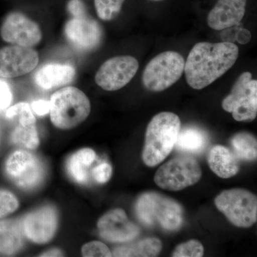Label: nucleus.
<instances>
[{
	"instance_id": "22",
	"label": "nucleus",
	"mask_w": 257,
	"mask_h": 257,
	"mask_svg": "<svg viewBox=\"0 0 257 257\" xmlns=\"http://www.w3.org/2000/svg\"><path fill=\"white\" fill-rule=\"evenodd\" d=\"M207 144V135L202 130L187 127L179 132L175 146L179 151L199 154L205 149Z\"/></svg>"
},
{
	"instance_id": "8",
	"label": "nucleus",
	"mask_w": 257,
	"mask_h": 257,
	"mask_svg": "<svg viewBox=\"0 0 257 257\" xmlns=\"http://www.w3.org/2000/svg\"><path fill=\"white\" fill-rule=\"evenodd\" d=\"M237 121H252L257 115V81L250 72H243L233 85L231 93L221 103Z\"/></svg>"
},
{
	"instance_id": "35",
	"label": "nucleus",
	"mask_w": 257,
	"mask_h": 257,
	"mask_svg": "<svg viewBox=\"0 0 257 257\" xmlns=\"http://www.w3.org/2000/svg\"><path fill=\"white\" fill-rule=\"evenodd\" d=\"M152 1H161V0H152Z\"/></svg>"
},
{
	"instance_id": "13",
	"label": "nucleus",
	"mask_w": 257,
	"mask_h": 257,
	"mask_svg": "<svg viewBox=\"0 0 257 257\" xmlns=\"http://www.w3.org/2000/svg\"><path fill=\"white\" fill-rule=\"evenodd\" d=\"M39 55L32 47L11 45L0 49V77L15 78L30 73L39 63Z\"/></svg>"
},
{
	"instance_id": "5",
	"label": "nucleus",
	"mask_w": 257,
	"mask_h": 257,
	"mask_svg": "<svg viewBox=\"0 0 257 257\" xmlns=\"http://www.w3.org/2000/svg\"><path fill=\"white\" fill-rule=\"evenodd\" d=\"M185 60L180 54L167 51L157 55L145 67L143 82L144 86L152 92L165 90L182 77Z\"/></svg>"
},
{
	"instance_id": "4",
	"label": "nucleus",
	"mask_w": 257,
	"mask_h": 257,
	"mask_svg": "<svg viewBox=\"0 0 257 257\" xmlns=\"http://www.w3.org/2000/svg\"><path fill=\"white\" fill-rule=\"evenodd\" d=\"M50 119L56 127L70 130L87 119L91 111L89 98L74 87H66L50 98Z\"/></svg>"
},
{
	"instance_id": "33",
	"label": "nucleus",
	"mask_w": 257,
	"mask_h": 257,
	"mask_svg": "<svg viewBox=\"0 0 257 257\" xmlns=\"http://www.w3.org/2000/svg\"><path fill=\"white\" fill-rule=\"evenodd\" d=\"M251 39V35L246 29H239L236 33V40L241 45H246Z\"/></svg>"
},
{
	"instance_id": "21",
	"label": "nucleus",
	"mask_w": 257,
	"mask_h": 257,
	"mask_svg": "<svg viewBox=\"0 0 257 257\" xmlns=\"http://www.w3.org/2000/svg\"><path fill=\"white\" fill-rule=\"evenodd\" d=\"M162 249V243L157 238H147L137 243L115 248L114 256L154 257L158 256Z\"/></svg>"
},
{
	"instance_id": "19",
	"label": "nucleus",
	"mask_w": 257,
	"mask_h": 257,
	"mask_svg": "<svg viewBox=\"0 0 257 257\" xmlns=\"http://www.w3.org/2000/svg\"><path fill=\"white\" fill-rule=\"evenodd\" d=\"M96 159L95 152L90 148L81 149L71 155L66 163L70 178L79 184L86 185L92 178V165Z\"/></svg>"
},
{
	"instance_id": "32",
	"label": "nucleus",
	"mask_w": 257,
	"mask_h": 257,
	"mask_svg": "<svg viewBox=\"0 0 257 257\" xmlns=\"http://www.w3.org/2000/svg\"><path fill=\"white\" fill-rule=\"evenodd\" d=\"M32 110L38 116H45L50 113V101L45 99H39L32 103Z\"/></svg>"
},
{
	"instance_id": "30",
	"label": "nucleus",
	"mask_w": 257,
	"mask_h": 257,
	"mask_svg": "<svg viewBox=\"0 0 257 257\" xmlns=\"http://www.w3.org/2000/svg\"><path fill=\"white\" fill-rule=\"evenodd\" d=\"M112 167L107 162H101L92 170V179L99 184H105L111 179Z\"/></svg>"
},
{
	"instance_id": "23",
	"label": "nucleus",
	"mask_w": 257,
	"mask_h": 257,
	"mask_svg": "<svg viewBox=\"0 0 257 257\" xmlns=\"http://www.w3.org/2000/svg\"><path fill=\"white\" fill-rule=\"evenodd\" d=\"M231 144L239 160L250 162L256 160L257 141L253 135L248 133L236 134L231 138Z\"/></svg>"
},
{
	"instance_id": "1",
	"label": "nucleus",
	"mask_w": 257,
	"mask_h": 257,
	"mask_svg": "<svg viewBox=\"0 0 257 257\" xmlns=\"http://www.w3.org/2000/svg\"><path fill=\"white\" fill-rule=\"evenodd\" d=\"M239 48L233 42H199L189 52L184 65L186 79L194 89H204L234 66Z\"/></svg>"
},
{
	"instance_id": "31",
	"label": "nucleus",
	"mask_w": 257,
	"mask_h": 257,
	"mask_svg": "<svg viewBox=\"0 0 257 257\" xmlns=\"http://www.w3.org/2000/svg\"><path fill=\"white\" fill-rule=\"evenodd\" d=\"M13 99V93L9 84L0 79V110L8 109L11 105Z\"/></svg>"
},
{
	"instance_id": "34",
	"label": "nucleus",
	"mask_w": 257,
	"mask_h": 257,
	"mask_svg": "<svg viewBox=\"0 0 257 257\" xmlns=\"http://www.w3.org/2000/svg\"><path fill=\"white\" fill-rule=\"evenodd\" d=\"M63 253L60 251V249L57 248H52V249L49 250V251H45L42 253L40 256H62Z\"/></svg>"
},
{
	"instance_id": "16",
	"label": "nucleus",
	"mask_w": 257,
	"mask_h": 257,
	"mask_svg": "<svg viewBox=\"0 0 257 257\" xmlns=\"http://www.w3.org/2000/svg\"><path fill=\"white\" fill-rule=\"evenodd\" d=\"M246 5V0H218L208 15V25L215 30L236 26L244 16Z\"/></svg>"
},
{
	"instance_id": "12",
	"label": "nucleus",
	"mask_w": 257,
	"mask_h": 257,
	"mask_svg": "<svg viewBox=\"0 0 257 257\" xmlns=\"http://www.w3.org/2000/svg\"><path fill=\"white\" fill-rule=\"evenodd\" d=\"M64 26V35L69 43L77 50L89 52L100 45L103 31L99 24L88 16L87 12L71 15Z\"/></svg>"
},
{
	"instance_id": "29",
	"label": "nucleus",
	"mask_w": 257,
	"mask_h": 257,
	"mask_svg": "<svg viewBox=\"0 0 257 257\" xmlns=\"http://www.w3.org/2000/svg\"><path fill=\"white\" fill-rule=\"evenodd\" d=\"M83 256L109 257L112 256L110 250L104 243L99 241H91L82 248Z\"/></svg>"
},
{
	"instance_id": "26",
	"label": "nucleus",
	"mask_w": 257,
	"mask_h": 257,
	"mask_svg": "<svg viewBox=\"0 0 257 257\" xmlns=\"http://www.w3.org/2000/svg\"><path fill=\"white\" fill-rule=\"evenodd\" d=\"M6 117L8 119H17L19 124L23 126L36 124V119L31 108L26 102H20L10 106L6 111Z\"/></svg>"
},
{
	"instance_id": "11",
	"label": "nucleus",
	"mask_w": 257,
	"mask_h": 257,
	"mask_svg": "<svg viewBox=\"0 0 257 257\" xmlns=\"http://www.w3.org/2000/svg\"><path fill=\"white\" fill-rule=\"evenodd\" d=\"M0 36L11 45L32 47L41 42L42 33L38 24L20 12H13L3 20Z\"/></svg>"
},
{
	"instance_id": "6",
	"label": "nucleus",
	"mask_w": 257,
	"mask_h": 257,
	"mask_svg": "<svg viewBox=\"0 0 257 257\" xmlns=\"http://www.w3.org/2000/svg\"><path fill=\"white\" fill-rule=\"evenodd\" d=\"M216 208L237 227L248 228L257 220V198L243 189L223 191L214 200Z\"/></svg>"
},
{
	"instance_id": "27",
	"label": "nucleus",
	"mask_w": 257,
	"mask_h": 257,
	"mask_svg": "<svg viewBox=\"0 0 257 257\" xmlns=\"http://www.w3.org/2000/svg\"><path fill=\"white\" fill-rule=\"evenodd\" d=\"M202 243L197 240L192 239L179 244L172 252L173 257H201L204 255Z\"/></svg>"
},
{
	"instance_id": "3",
	"label": "nucleus",
	"mask_w": 257,
	"mask_h": 257,
	"mask_svg": "<svg viewBox=\"0 0 257 257\" xmlns=\"http://www.w3.org/2000/svg\"><path fill=\"white\" fill-rule=\"evenodd\" d=\"M138 219L147 226L178 231L184 222V209L179 202L159 193H144L135 204Z\"/></svg>"
},
{
	"instance_id": "15",
	"label": "nucleus",
	"mask_w": 257,
	"mask_h": 257,
	"mask_svg": "<svg viewBox=\"0 0 257 257\" xmlns=\"http://www.w3.org/2000/svg\"><path fill=\"white\" fill-rule=\"evenodd\" d=\"M99 235L110 242L125 243L140 234V228L128 219L121 209H114L104 214L97 223Z\"/></svg>"
},
{
	"instance_id": "20",
	"label": "nucleus",
	"mask_w": 257,
	"mask_h": 257,
	"mask_svg": "<svg viewBox=\"0 0 257 257\" xmlns=\"http://www.w3.org/2000/svg\"><path fill=\"white\" fill-rule=\"evenodd\" d=\"M23 231L21 221H0V253L12 255L23 246Z\"/></svg>"
},
{
	"instance_id": "24",
	"label": "nucleus",
	"mask_w": 257,
	"mask_h": 257,
	"mask_svg": "<svg viewBox=\"0 0 257 257\" xmlns=\"http://www.w3.org/2000/svg\"><path fill=\"white\" fill-rule=\"evenodd\" d=\"M13 144L25 147L29 150H35L40 145V138L36 124L23 126L19 124L13 130L11 135Z\"/></svg>"
},
{
	"instance_id": "14",
	"label": "nucleus",
	"mask_w": 257,
	"mask_h": 257,
	"mask_svg": "<svg viewBox=\"0 0 257 257\" xmlns=\"http://www.w3.org/2000/svg\"><path fill=\"white\" fill-rule=\"evenodd\" d=\"M20 221L24 236L32 242L45 243L57 231L58 216L55 208L47 205L32 211Z\"/></svg>"
},
{
	"instance_id": "28",
	"label": "nucleus",
	"mask_w": 257,
	"mask_h": 257,
	"mask_svg": "<svg viewBox=\"0 0 257 257\" xmlns=\"http://www.w3.org/2000/svg\"><path fill=\"white\" fill-rule=\"evenodd\" d=\"M19 207L16 196L9 191L0 189V218L14 212Z\"/></svg>"
},
{
	"instance_id": "9",
	"label": "nucleus",
	"mask_w": 257,
	"mask_h": 257,
	"mask_svg": "<svg viewBox=\"0 0 257 257\" xmlns=\"http://www.w3.org/2000/svg\"><path fill=\"white\" fill-rule=\"evenodd\" d=\"M5 172L18 187L25 190L36 189L45 175L41 161L31 152L23 150H17L8 157Z\"/></svg>"
},
{
	"instance_id": "25",
	"label": "nucleus",
	"mask_w": 257,
	"mask_h": 257,
	"mask_svg": "<svg viewBox=\"0 0 257 257\" xmlns=\"http://www.w3.org/2000/svg\"><path fill=\"white\" fill-rule=\"evenodd\" d=\"M125 0H94L98 18L103 21H111L119 15Z\"/></svg>"
},
{
	"instance_id": "17",
	"label": "nucleus",
	"mask_w": 257,
	"mask_h": 257,
	"mask_svg": "<svg viewBox=\"0 0 257 257\" xmlns=\"http://www.w3.org/2000/svg\"><path fill=\"white\" fill-rule=\"evenodd\" d=\"M76 77V69L69 64L50 63L41 67L35 76L38 87L46 90L70 84Z\"/></svg>"
},
{
	"instance_id": "18",
	"label": "nucleus",
	"mask_w": 257,
	"mask_h": 257,
	"mask_svg": "<svg viewBox=\"0 0 257 257\" xmlns=\"http://www.w3.org/2000/svg\"><path fill=\"white\" fill-rule=\"evenodd\" d=\"M207 161L211 170L220 178H231L239 173V159L234 152L222 145H215L211 149Z\"/></svg>"
},
{
	"instance_id": "2",
	"label": "nucleus",
	"mask_w": 257,
	"mask_h": 257,
	"mask_svg": "<svg viewBox=\"0 0 257 257\" xmlns=\"http://www.w3.org/2000/svg\"><path fill=\"white\" fill-rule=\"evenodd\" d=\"M180 130V119L175 113L163 111L155 115L145 133L144 163L154 167L163 162L173 150Z\"/></svg>"
},
{
	"instance_id": "7",
	"label": "nucleus",
	"mask_w": 257,
	"mask_h": 257,
	"mask_svg": "<svg viewBox=\"0 0 257 257\" xmlns=\"http://www.w3.org/2000/svg\"><path fill=\"white\" fill-rule=\"evenodd\" d=\"M202 176V169L195 159L181 156L161 166L154 179L160 188L177 192L197 184Z\"/></svg>"
},
{
	"instance_id": "10",
	"label": "nucleus",
	"mask_w": 257,
	"mask_h": 257,
	"mask_svg": "<svg viewBox=\"0 0 257 257\" xmlns=\"http://www.w3.org/2000/svg\"><path fill=\"white\" fill-rule=\"evenodd\" d=\"M139 69L138 60L132 56H118L104 62L95 75V82L106 91H116L125 87Z\"/></svg>"
}]
</instances>
